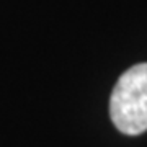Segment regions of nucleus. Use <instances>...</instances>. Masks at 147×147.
<instances>
[{"instance_id":"1","label":"nucleus","mask_w":147,"mask_h":147,"mask_svg":"<svg viewBox=\"0 0 147 147\" xmlns=\"http://www.w3.org/2000/svg\"><path fill=\"white\" fill-rule=\"evenodd\" d=\"M110 116L123 134L147 131V62L129 67L118 79L110 98Z\"/></svg>"}]
</instances>
